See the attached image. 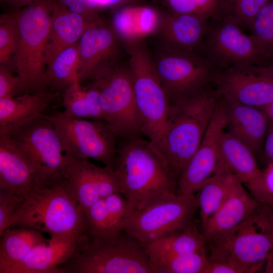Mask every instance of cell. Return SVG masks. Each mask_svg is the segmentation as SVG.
<instances>
[{"mask_svg": "<svg viewBox=\"0 0 273 273\" xmlns=\"http://www.w3.org/2000/svg\"><path fill=\"white\" fill-rule=\"evenodd\" d=\"M44 115L57 130L66 154L114 169L118 138L107 122L76 118L64 111Z\"/></svg>", "mask_w": 273, "mask_h": 273, "instance_id": "obj_9", "label": "cell"}, {"mask_svg": "<svg viewBox=\"0 0 273 273\" xmlns=\"http://www.w3.org/2000/svg\"><path fill=\"white\" fill-rule=\"evenodd\" d=\"M262 109L268 118L269 123H273V101Z\"/></svg>", "mask_w": 273, "mask_h": 273, "instance_id": "obj_48", "label": "cell"}, {"mask_svg": "<svg viewBox=\"0 0 273 273\" xmlns=\"http://www.w3.org/2000/svg\"><path fill=\"white\" fill-rule=\"evenodd\" d=\"M238 179L221 161L217 173L197 190L195 198L202 229L221 207Z\"/></svg>", "mask_w": 273, "mask_h": 273, "instance_id": "obj_27", "label": "cell"}, {"mask_svg": "<svg viewBox=\"0 0 273 273\" xmlns=\"http://www.w3.org/2000/svg\"><path fill=\"white\" fill-rule=\"evenodd\" d=\"M209 23L202 52L218 69H245L268 61L252 36L233 18L224 15Z\"/></svg>", "mask_w": 273, "mask_h": 273, "instance_id": "obj_12", "label": "cell"}, {"mask_svg": "<svg viewBox=\"0 0 273 273\" xmlns=\"http://www.w3.org/2000/svg\"><path fill=\"white\" fill-rule=\"evenodd\" d=\"M88 240L73 236L50 237L47 242L34 247L8 273H62V266Z\"/></svg>", "mask_w": 273, "mask_h": 273, "instance_id": "obj_18", "label": "cell"}, {"mask_svg": "<svg viewBox=\"0 0 273 273\" xmlns=\"http://www.w3.org/2000/svg\"><path fill=\"white\" fill-rule=\"evenodd\" d=\"M0 237V273H8L34 247L48 240L41 232L21 226L8 228Z\"/></svg>", "mask_w": 273, "mask_h": 273, "instance_id": "obj_26", "label": "cell"}, {"mask_svg": "<svg viewBox=\"0 0 273 273\" xmlns=\"http://www.w3.org/2000/svg\"><path fill=\"white\" fill-rule=\"evenodd\" d=\"M204 273H242L236 266L225 261L210 260Z\"/></svg>", "mask_w": 273, "mask_h": 273, "instance_id": "obj_42", "label": "cell"}, {"mask_svg": "<svg viewBox=\"0 0 273 273\" xmlns=\"http://www.w3.org/2000/svg\"><path fill=\"white\" fill-rule=\"evenodd\" d=\"M7 139L33 167L43 186L64 179L65 152L57 130L44 114Z\"/></svg>", "mask_w": 273, "mask_h": 273, "instance_id": "obj_10", "label": "cell"}, {"mask_svg": "<svg viewBox=\"0 0 273 273\" xmlns=\"http://www.w3.org/2000/svg\"><path fill=\"white\" fill-rule=\"evenodd\" d=\"M219 96L204 88L170 101L164 124L163 155L177 179L200 145Z\"/></svg>", "mask_w": 273, "mask_h": 273, "instance_id": "obj_2", "label": "cell"}, {"mask_svg": "<svg viewBox=\"0 0 273 273\" xmlns=\"http://www.w3.org/2000/svg\"><path fill=\"white\" fill-rule=\"evenodd\" d=\"M56 95L46 90L0 99V138H10L21 127L44 114Z\"/></svg>", "mask_w": 273, "mask_h": 273, "instance_id": "obj_21", "label": "cell"}, {"mask_svg": "<svg viewBox=\"0 0 273 273\" xmlns=\"http://www.w3.org/2000/svg\"><path fill=\"white\" fill-rule=\"evenodd\" d=\"M114 171L128 215L159 199L177 194V179L163 156L149 140L120 139Z\"/></svg>", "mask_w": 273, "mask_h": 273, "instance_id": "obj_1", "label": "cell"}, {"mask_svg": "<svg viewBox=\"0 0 273 273\" xmlns=\"http://www.w3.org/2000/svg\"><path fill=\"white\" fill-rule=\"evenodd\" d=\"M15 226L36 230L50 237L89 239L84 212L65 179L39 187L25 196L23 205L11 218L7 228Z\"/></svg>", "mask_w": 273, "mask_h": 273, "instance_id": "obj_3", "label": "cell"}, {"mask_svg": "<svg viewBox=\"0 0 273 273\" xmlns=\"http://www.w3.org/2000/svg\"><path fill=\"white\" fill-rule=\"evenodd\" d=\"M42 186L29 162L8 139L0 138V190L25 197Z\"/></svg>", "mask_w": 273, "mask_h": 273, "instance_id": "obj_23", "label": "cell"}, {"mask_svg": "<svg viewBox=\"0 0 273 273\" xmlns=\"http://www.w3.org/2000/svg\"><path fill=\"white\" fill-rule=\"evenodd\" d=\"M251 68L255 71L266 75L273 79V60L266 64Z\"/></svg>", "mask_w": 273, "mask_h": 273, "instance_id": "obj_45", "label": "cell"}, {"mask_svg": "<svg viewBox=\"0 0 273 273\" xmlns=\"http://www.w3.org/2000/svg\"><path fill=\"white\" fill-rule=\"evenodd\" d=\"M56 0H37L13 12L19 38L12 68L28 93L48 90L46 53Z\"/></svg>", "mask_w": 273, "mask_h": 273, "instance_id": "obj_4", "label": "cell"}, {"mask_svg": "<svg viewBox=\"0 0 273 273\" xmlns=\"http://www.w3.org/2000/svg\"><path fill=\"white\" fill-rule=\"evenodd\" d=\"M269 0H224V16L228 15L242 27L249 28Z\"/></svg>", "mask_w": 273, "mask_h": 273, "instance_id": "obj_37", "label": "cell"}, {"mask_svg": "<svg viewBox=\"0 0 273 273\" xmlns=\"http://www.w3.org/2000/svg\"><path fill=\"white\" fill-rule=\"evenodd\" d=\"M251 195L261 205L273 207V161L261 169L260 175L245 186Z\"/></svg>", "mask_w": 273, "mask_h": 273, "instance_id": "obj_38", "label": "cell"}, {"mask_svg": "<svg viewBox=\"0 0 273 273\" xmlns=\"http://www.w3.org/2000/svg\"><path fill=\"white\" fill-rule=\"evenodd\" d=\"M19 38L18 26L13 12L0 17V63L12 68Z\"/></svg>", "mask_w": 273, "mask_h": 273, "instance_id": "obj_36", "label": "cell"}, {"mask_svg": "<svg viewBox=\"0 0 273 273\" xmlns=\"http://www.w3.org/2000/svg\"><path fill=\"white\" fill-rule=\"evenodd\" d=\"M260 205L238 179L221 207L202 229L206 241L234 229Z\"/></svg>", "mask_w": 273, "mask_h": 273, "instance_id": "obj_24", "label": "cell"}, {"mask_svg": "<svg viewBox=\"0 0 273 273\" xmlns=\"http://www.w3.org/2000/svg\"><path fill=\"white\" fill-rule=\"evenodd\" d=\"M265 263V272L273 273V248L266 257Z\"/></svg>", "mask_w": 273, "mask_h": 273, "instance_id": "obj_47", "label": "cell"}, {"mask_svg": "<svg viewBox=\"0 0 273 273\" xmlns=\"http://www.w3.org/2000/svg\"><path fill=\"white\" fill-rule=\"evenodd\" d=\"M137 0H92L96 10L99 11L102 9H109L113 12L118 9L130 4H133Z\"/></svg>", "mask_w": 273, "mask_h": 273, "instance_id": "obj_43", "label": "cell"}, {"mask_svg": "<svg viewBox=\"0 0 273 273\" xmlns=\"http://www.w3.org/2000/svg\"><path fill=\"white\" fill-rule=\"evenodd\" d=\"M216 92L238 103L263 109L273 101V79L251 68L219 69Z\"/></svg>", "mask_w": 273, "mask_h": 273, "instance_id": "obj_16", "label": "cell"}, {"mask_svg": "<svg viewBox=\"0 0 273 273\" xmlns=\"http://www.w3.org/2000/svg\"><path fill=\"white\" fill-rule=\"evenodd\" d=\"M169 12L201 17L208 21L224 15V0H162Z\"/></svg>", "mask_w": 273, "mask_h": 273, "instance_id": "obj_34", "label": "cell"}, {"mask_svg": "<svg viewBox=\"0 0 273 273\" xmlns=\"http://www.w3.org/2000/svg\"><path fill=\"white\" fill-rule=\"evenodd\" d=\"M25 197L0 190V236L23 205Z\"/></svg>", "mask_w": 273, "mask_h": 273, "instance_id": "obj_40", "label": "cell"}, {"mask_svg": "<svg viewBox=\"0 0 273 273\" xmlns=\"http://www.w3.org/2000/svg\"><path fill=\"white\" fill-rule=\"evenodd\" d=\"M221 100L219 99L200 145L180 173L177 179V194L195 196L198 188L215 175L220 167V140L227 123Z\"/></svg>", "mask_w": 273, "mask_h": 273, "instance_id": "obj_14", "label": "cell"}, {"mask_svg": "<svg viewBox=\"0 0 273 273\" xmlns=\"http://www.w3.org/2000/svg\"><path fill=\"white\" fill-rule=\"evenodd\" d=\"M209 22L196 15L168 12L163 16L158 32L164 43V49L200 54Z\"/></svg>", "mask_w": 273, "mask_h": 273, "instance_id": "obj_19", "label": "cell"}, {"mask_svg": "<svg viewBox=\"0 0 273 273\" xmlns=\"http://www.w3.org/2000/svg\"><path fill=\"white\" fill-rule=\"evenodd\" d=\"M268 209L261 205L234 229L207 240L209 260L227 261L242 273L260 269L273 248Z\"/></svg>", "mask_w": 273, "mask_h": 273, "instance_id": "obj_5", "label": "cell"}, {"mask_svg": "<svg viewBox=\"0 0 273 273\" xmlns=\"http://www.w3.org/2000/svg\"><path fill=\"white\" fill-rule=\"evenodd\" d=\"M111 27L119 41L127 47L142 43L159 32L163 16L148 6L130 4L113 12Z\"/></svg>", "mask_w": 273, "mask_h": 273, "instance_id": "obj_22", "label": "cell"}, {"mask_svg": "<svg viewBox=\"0 0 273 273\" xmlns=\"http://www.w3.org/2000/svg\"><path fill=\"white\" fill-rule=\"evenodd\" d=\"M262 151L267 163L273 161V123H269Z\"/></svg>", "mask_w": 273, "mask_h": 273, "instance_id": "obj_44", "label": "cell"}, {"mask_svg": "<svg viewBox=\"0 0 273 273\" xmlns=\"http://www.w3.org/2000/svg\"><path fill=\"white\" fill-rule=\"evenodd\" d=\"M85 81L98 92L105 121L110 125L118 139L143 134L128 67L115 62L103 66Z\"/></svg>", "mask_w": 273, "mask_h": 273, "instance_id": "obj_8", "label": "cell"}, {"mask_svg": "<svg viewBox=\"0 0 273 273\" xmlns=\"http://www.w3.org/2000/svg\"><path fill=\"white\" fill-rule=\"evenodd\" d=\"M154 273H204L209 262L207 252L150 257Z\"/></svg>", "mask_w": 273, "mask_h": 273, "instance_id": "obj_33", "label": "cell"}, {"mask_svg": "<svg viewBox=\"0 0 273 273\" xmlns=\"http://www.w3.org/2000/svg\"><path fill=\"white\" fill-rule=\"evenodd\" d=\"M220 150L224 165L245 186L260 175L261 169L258 166L254 153L225 130L221 138Z\"/></svg>", "mask_w": 273, "mask_h": 273, "instance_id": "obj_28", "label": "cell"}, {"mask_svg": "<svg viewBox=\"0 0 273 273\" xmlns=\"http://www.w3.org/2000/svg\"><path fill=\"white\" fill-rule=\"evenodd\" d=\"M119 40L111 26L99 19L93 22L78 41V80L83 83L98 68L115 62Z\"/></svg>", "mask_w": 273, "mask_h": 273, "instance_id": "obj_17", "label": "cell"}, {"mask_svg": "<svg viewBox=\"0 0 273 273\" xmlns=\"http://www.w3.org/2000/svg\"><path fill=\"white\" fill-rule=\"evenodd\" d=\"M220 97L226 111L228 131L254 154L262 151L269 126L268 118L263 110Z\"/></svg>", "mask_w": 273, "mask_h": 273, "instance_id": "obj_20", "label": "cell"}, {"mask_svg": "<svg viewBox=\"0 0 273 273\" xmlns=\"http://www.w3.org/2000/svg\"><path fill=\"white\" fill-rule=\"evenodd\" d=\"M268 213H269V218L271 221L272 235H273V207H269Z\"/></svg>", "mask_w": 273, "mask_h": 273, "instance_id": "obj_49", "label": "cell"}, {"mask_svg": "<svg viewBox=\"0 0 273 273\" xmlns=\"http://www.w3.org/2000/svg\"><path fill=\"white\" fill-rule=\"evenodd\" d=\"M94 22L56 2L51 18L46 50L47 66L60 52L78 42L84 31Z\"/></svg>", "mask_w": 273, "mask_h": 273, "instance_id": "obj_25", "label": "cell"}, {"mask_svg": "<svg viewBox=\"0 0 273 273\" xmlns=\"http://www.w3.org/2000/svg\"><path fill=\"white\" fill-rule=\"evenodd\" d=\"M63 176L83 212L108 195L120 193L114 169L96 165L87 159L66 154Z\"/></svg>", "mask_w": 273, "mask_h": 273, "instance_id": "obj_15", "label": "cell"}, {"mask_svg": "<svg viewBox=\"0 0 273 273\" xmlns=\"http://www.w3.org/2000/svg\"><path fill=\"white\" fill-rule=\"evenodd\" d=\"M149 257L168 256L197 252H207L202 231L191 222L145 246Z\"/></svg>", "mask_w": 273, "mask_h": 273, "instance_id": "obj_29", "label": "cell"}, {"mask_svg": "<svg viewBox=\"0 0 273 273\" xmlns=\"http://www.w3.org/2000/svg\"><path fill=\"white\" fill-rule=\"evenodd\" d=\"M128 67L143 135L163 155L164 124L169 99L156 73L154 60L142 43L128 47Z\"/></svg>", "mask_w": 273, "mask_h": 273, "instance_id": "obj_7", "label": "cell"}, {"mask_svg": "<svg viewBox=\"0 0 273 273\" xmlns=\"http://www.w3.org/2000/svg\"><path fill=\"white\" fill-rule=\"evenodd\" d=\"M36 1L37 0H1V2L16 10L26 7Z\"/></svg>", "mask_w": 273, "mask_h": 273, "instance_id": "obj_46", "label": "cell"}, {"mask_svg": "<svg viewBox=\"0 0 273 273\" xmlns=\"http://www.w3.org/2000/svg\"><path fill=\"white\" fill-rule=\"evenodd\" d=\"M251 35L259 46L268 63L273 60V0L262 7L253 20Z\"/></svg>", "mask_w": 273, "mask_h": 273, "instance_id": "obj_35", "label": "cell"}, {"mask_svg": "<svg viewBox=\"0 0 273 273\" xmlns=\"http://www.w3.org/2000/svg\"><path fill=\"white\" fill-rule=\"evenodd\" d=\"M85 230L89 239L107 238L123 231L108 208L104 198L84 211Z\"/></svg>", "mask_w": 273, "mask_h": 273, "instance_id": "obj_32", "label": "cell"}, {"mask_svg": "<svg viewBox=\"0 0 273 273\" xmlns=\"http://www.w3.org/2000/svg\"><path fill=\"white\" fill-rule=\"evenodd\" d=\"M63 105V111L69 116L105 121L98 92L89 85L83 86L78 81L64 92Z\"/></svg>", "mask_w": 273, "mask_h": 273, "instance_id": "obj_30", "label": "cell"}, {"mask_svg": "<svg viewBox=\"0 0 273 273\" xmlns=\"http://www.w3.org/2000/svg\"><path fill=\"white\" fill-rule=\"evenodd\" d=\"M57 3L71 11L84 17L89 21L99 20L98 13L94 8L92 0H56Z\"/></svg>", "mask_w": 273, "mask_h": 273, "instance_id": "obj_41", "label": "cell"}, {"mask_svg": "<svg viewBox=\"0 0 273 273\" xmlns=\"http://www.w3.org/2000/svg\"><path fill=\"white\" fill-rule=\"evenodd\" d=\"M62 273H154L145 247L122 231L89 239L61 267Z\"/></svg>", "mask_w": 273, "mask_h": 273, "instance_id": "obj_6", "label": "cell"}, {"mask_svg": "<svg viewBox=\"0 0 273 273\" xmlns=\"http://www.w3.org/2000/svg\"><path fill=\"white\" fill-rule=\"evenodd\" d=\"M197 208L195 196L163 197L131 212L123 222V231L145 247L190 224Z\"/></svg>", "mask_w": 273, "mask_h": 273, "instance_id": "obj_11", "label": "cell"}, {"mask_svg": "<svg viewBox=\"0 0 273 273\" xmlns=\"http://www.w3.org/2000/svg\"><path fill=\"white\" fill-rule=\"evenodd\" d=\"M79 65L77 42L60 52L47 66V89L53 92H64L75 82L79 81Z\"/></svg>", "mask_w": 273, "mask_h": 273, "instance_id": "obj_31", "label": "cell"}, {"mask_svg": "<svg viewBox=\"0 0 273 273\" xmlns=\"http://www.w3.org/2000/svg\"><path fill=\"white\" fill-rule=\"evenodd\" d=\"M9 66L0 65V99L12 98L28 93L21 79Z\"/></svg>", "mask_w": 273, "mask_h": 273, "instance_id": "obj_39", "label": "cell"}, {"mask_svg": "<svg viewBox=\"0 0 273 273\" xmlns=\"http://www.w3.org/2000/svg\"><path fill=\"white\" fill-rule=\"evenodd\" d=\"M154 62L157 76L169 101L191 95L205 88L210 81H213L219 70L200 54L165 49Z\"/></svg>", "mask_w": 273, "mask_h": 273, "instance_id": "obj_13", "label": "cell"}]
</instances>
